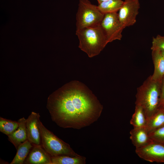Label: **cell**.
I'll list each match as a JSON object with an SVG mask.
<instances>
[{
    "label": "cell",
    "instance_id": "obj_12",
    "mask_svg": "<svg viewBox=\"0 0 164 164\" xmlns=\"http://www.w3.org/2000/svg\"><path fill=\"white\" fill-rule=\"evenodd\" d=\"M152 51L154 70L151 77L155 81L162 84L164 78V58L160 50L154 49Z\"/></svg>",
    "mask_w": 164,
    "mask_h": 164
},
{
    "label": "cell",
    "instance_id": "obj_22",
    "mask_svg": "<svg viewBox=\"0 0 164 164\" xmlns=\"http://www.w3.org/2000/svg\"><path fill=\"white\" fill-rule=\"evenodd\" d=\"M161 87L159 106L164 104V78L162 83Z\"/></svg>",
    "mask_w": 164,
    "mask_h": 164
},
{
    "label": "cell",
    "instance_id": "obj_11",
    "mask_svg": "<svg viewBox=\"0 0 164 164\" xmlns=\"http://www.w3.org/2000/svg\"><path fill=\"white\" fill-rule=\"evenodd\" d=\"M130 134V138L135 149L143 147L152 141L145 127L133 128Z\"/></svg>",
    "mask_w": 164,
    "mask_h": 164
},
{
    "label": "cell",
    "instance_id": "obj_8",
    "mask_svg": "<svg viewBox=\"0 0 164 164\" xmlns=\"http://www.w3.org/2000/svg\"><path fill=\"white\" fill-rule=\"evenodd\" d=\"M136 153L140 158L151 162L164 163V145L152 141L147 145L135 149Z\"/></svg>",
    "mask_w": 164,
    "mask_h": 164
},
{
    "label": "cell",
    "instance_id": "obj_20",
    "mask_svg": "<svg viewBox=\"0 0 164 164\" xmlns=\"http://www.w3.org/2000/svg\"><path fill=\"white\" fill-rule=\"evenodd\" d=\"M149 135L152 142L164 145V126L150 133Z\"/></svg>",
    "mask_w": 164,
    "mask_h": 164
},
{
    "label": "cell",
    "instance_id": "obj_19",
    "mask_svg": "<svg viewBox=\"0 0 164 164\" xmlns=\"http://www.w3.org/2000/svg\"><path fill=\"white\" fill-rule=\"evenodd\" d=\"M18 121L7 119L0 117V131L7 136L12 134L18 127Z\"/></svg>",
    "mask_w": 164,
    "mask_h": 164
},
{
    "label": "cell",
    "instance_id": "obj_14",
    "mask_svg": "<svg viewBox=\"0 0 164 164\" xmlns=\"http://www.w3.org/2000/svg\"><path fill=\"white\" fill-rule=\"evenodd\" d=\"M164 126V111L159 107L155 112L147 119L145 128L149 134Z\"/></svg>",
    "mask_w": 164,
    "mask_h": 164
},
{
    "label": "cell",
    "instance_id": "obj_16",
    "mask_svg": "<svg viewBox=\"0 0 164 164\" xmlns=\"http://www.w3.org/2000/svg\"><path fill=\"white\" fill-rule=\"evenodd\" d=\"M85 157L60 155L51 156L52 164H84L86 163Z\"/></svg>",
    "mask_w": 164,
    "mask_h": 164
},
{
    "label": "cell",
    "instance_id": "obj_23",
    "mask_svg": "<svg viewBox=\"0 0 164 164\" xmlns=\"http://www.w3.org/2000/svg\"><path fill=\"white\" fill-rule=\"evenodd\" d=\"M98 2V4H100L103 2L107 1L108 0H97Z\"/></svg>",
    "mask_w": 164,
    "mask_h": 164
},
{
    "label": "cell",
    "instance_id": "obj_6",
    "mask_svg": "<svg viewBox=\"0 0 164 164\" xmlns=\"http://www.w3.org/2000/svg\"><path fill=\"white\" fill-rule=\"evenodd\" d=\"M100 26L108 43L116 40L121 39L122 32L125 28L120 22L117 12L104 14Z\"/></svg>",
    "mask_w": 164,
    "mask_h": 164
},
{
    "label": "cell",
    "instance_id": "obj_2",
    "mask_svg": "<svg viewBox=\"0 0 164 164\" xmlns=\"http://www.w3.org/2000/svg\"><path fill=\"white\" fill-rule=\"evenodd\" d=\"M79 48L92 58L98 55L108 43L100 26L76 30Z\"/></svg>",
    "mask_w": 164,
    "mask_h": 164
},
{
    "label": "cell",
    "instance_id": "obj_13",
    "mask_svg": "<svg viewBox=\"0 0 164 164\" xmlns=\"http://www.w3.org/2000/svg\"><path fill=\"white\" fill-rule=\"evenodd\" d=\"M19 125L18 128L12 134L8 135V140L16 149L19 145L27 140L26 127V119L24 117L18 120Z\"/></svg>",
    "mask_w": 164,
    "mask_h": 164
},
{
    "label": "cell",
    "instance_id": "obj_18",
    "mask_svg": "<svg viewBox=\"0 0 164 164\" xmlns=\"http://www.w3.org/2000/svg\"><path fill=\"white\" fill-rule=\"evenodd\" d=\"M122 0H108L98 4L97 7L104 14L117 12L122 5Z\"/></svg>",
    "mask_w": 164,
    "mask_h": 164
},
{
    "label": "cell",
    "instance_id": "obj_21",
    "mask_svg": "<svg viewBox=\"0 0 164 164\" xmlns=\"http://www.w3.org/2000/svg\"><path fill=\"white\" fill-rule=\"evenodd\" d=\"M151 49L158 50L164 52V36H157L153 38Z\"/></svg>",
    "mask_w": 164,
    "mask_h": 164
},
{
    "label": "cell",
    "instance_id": "obj_1",
    "mask_svg": "<svg viewBox=\"0 0 164 164\" xmlns=\"http://www.w3.org/2000/svg\"><path fill=\"white\" fill-rule=\"evenodd\" d=\"M47 108L52 120L58 126L78 129L97 121L103 109L91 91L77 80L50 97Z\"/></svg>",
    "mask_w": 164,
    "mask_h": 164
},
{
    "label": "cell",
    "instance_id": "obj_3",
    "mask_svg": "<svg viewBox=\"0 0 164 164\" xmlns=\"http://www.w3.org/2000/svg\"><path fill=\"white\" fill-rule=\"evenodd\" d=\"M162 84L153 80L150 76L137 89L135 105L142 107L147 119L159 108Z\"/></svg>",
    "mask_w": 164,
    "mask_h": 164
},
{
    "label": "cell",
    "instance_id": "obj_7",
    "mask_svg": "<svg viewBox=\"0 0 164 164\" xmlns=\"http://www.w3.org/2000/svg\"><path fill=\"white\" fill-rule=\"evenodd\" d=\"M140 7L139 0L124 1L118 14L119 21L125 28L135 23Z\"/></svg>",
    "mask_w": 164,
    "mask_h": 164
},
{
    "label": "cell",
    "instance_id": "obj_25",
    "mask_svg": "<svg viewBox=\"0 0 164 164\" xmlns=\"http://www.w3.org/2000/svg\"><path fill=\"white\" fill-rule=\"evenodd\" d=\"M164 58V52H161Z\"/></svg>",
    "mask_w": 164,
    "mask_h": 164
},
{
    "label": "cell",
    "instance_id": "obj_15",
    "mask_svg": "<svg viewBox=\"0 0 164 164\" xmlns=\"http://www.w3.org/2000/svg\"><path fill=\"white\" fill-rule=\"evenodd\" d=\"M33 147L28 140L20 145L17 149L16 153L10 164H23Z\"/></svg>",
    "mask_w": 164,
    "mask_h": 164
},
{
    "label": "cell",
    "instance_id": "obj_4",
    "mask_svg": "<svg viewBox=\"0 0 164 164\" xmlns=\"http://www.w3.org/2000/svg\"><path fill=\"white\" fill-rule=\"evenodd\" d=\"M41 135V145L51 156L68 155L79 156L70 145L65 142L48 130L40 121L39 125Z\"/></svg>",
    "mask_w": 164,
    "mask_h": 164
},
{
    "label": "cell",
    "instance_id": "obj_17",
    "mask_svg": "<svg viewBox=\"0 0 164 164\" xmlns=\"http://www.w3.org/2000/svg\"><path fill=\"white\" fill-rule=\"evenodd\" d=\"M147 119L142 107L135 105V111L133 114L130 122L133 128L145 127Z\"/></svg>",
    "mask_w": 164,
    "mask_h": 164
},
{
    "label": "cell",
    "instance_id": "obj_5",
    "mask_svg": "<svg viewBox=\"0 0 164 164\" xmlns=\"http://www.w3.org/2000/svg\"><path fill=\"white\" fill-rule=\"evenodd\" d=\"M104 14L89 0H79L76 15V30L100 26Z\"/></svg>",
    "mask_w": 164,
    "mask_h": 164
},
{
    "label": "cell",
    "instance_id": "obj_10",
    "mask_svg": "<svg viewBox=\"0 0 164 164\" xmlns=\"http://www.w3.org/2000/svg\"><path fill=\"white\" fill-rule=\"evenodd\" d=\"M24 164H52L51 156L41 145H33Z\"/></svg>",
    "mask_w": 164,
    "mask_h": 164
},
{
    "label": "cell",
    "instance_id": "obj_24",
    "mask_svg": "<svg viewBox=\"0 0 164 164\" xmlns=\"http://www.w3.org/2000/svg\"><path fill=\"white\" fill-rule=\"evenodd\" d=\"M159 107L160 108L164 111V104L159 105Z\"/></svg>",
    "mask_w": 164,
    "mask_h": 164
},
{
    "label": "cell",
    "instance_id": "obj_9",
    "mask_svg": "<svg viewBox=\"0 0 164 164\" xmlns=\"http://www.w3.org/2000/svg\"><path fill=\"white\" fill-rule=\"evenodd\" d=\"M40 118L39 113L32 112L26 119L27 140L32 145H41Z\"/></svg>",
    "mask_w": 164,
    "mask_h": 164
}]
</instances>
